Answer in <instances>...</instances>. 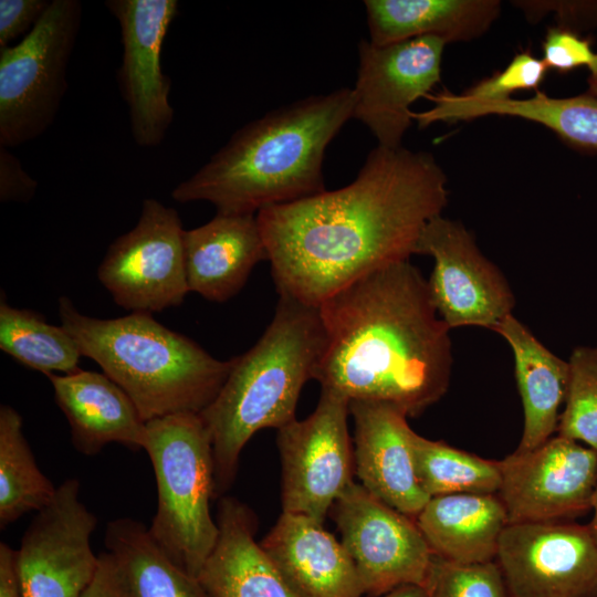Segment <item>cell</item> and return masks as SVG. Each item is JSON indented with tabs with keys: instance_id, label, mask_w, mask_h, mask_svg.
Masks as SVG:
<instances>
[{
	"instance_id": "1",
	"label": "cell",
	"mask_w": 597,
	"mask_h": 597,
	"mask_svg": "<svg viewBox=\"0 0 597 597\" xmlns=\"http://www.w3.org/2000/svg\"><path fill=\"white\" fill-rule=\"evenodd\" d=\"M447 202L432 155L377 146L349 185L260 210L279 295L318 306L358 277L409 260Z\"/></svg>"
},
{
	"instance_id": "2",
	"label": "cell",
	"mask_w": 597,
	"mask_h": 597,
	"mask_svg": "<svg viewBox=\"0 0 597 597\" xmlns=\"http://www.w3.org/2000/svg\"><path fill=\"white\" fill-rule=\"evenodd\" d=\"M325 345L313 379L352 400L415 417L448 390L450 327L409 260L367 273L320 305Z\"/></svg>"
},
{
	"instance_id": "3",
	"label": "cell",
	"mask_w": 597,
	"mask_h": 597,
	"mask_svg": "<svg viewBox=\"0 0 597 597\" xmlns=\"http://www.w3.org/2000/svg\"><path fill=\"white\" fill-rule=\"evenodd\" d=\"M353 107V90L343 87L269 112L237 130L171 197L209 201L221 213L256 214L321 193L326 147Z\"/></svg>"
},
{
	"instance_id": "4",
	"label": "cell",
	"mask_w": 597,
	"mask_h": 597,
	"mask_svg": "<svg viewBox=\"0 0 597 597\" xmlns=\"http://www.w3.org/2000/svg\"><path fill=\"white\" fill-rule=\"evenodd\" d=\"M324 345L320 306L280 294L263 335L232 358L223 386L200 412L212 442L214 495L232 483L239 455L256 431L295 420L301 390L313 379Z\"/></svg>"
},
{
	"instance_id": "5",
	"label": "cell",
	"mask_w": 597,
	"mask_h": 597,
	"mask_svg": "<svg viewBox=\"0 0 597 597\" xmlns=\"http://www.w3.org/2000/svg\"><path fill=\"white\" fill-rule=\"evenodd\" d=\"M61 325L82 356L96 362L134 401L144 421L180 412L200 413L217 397L232 359L212 357L150 313L100 320L59 298Z\"/></svg>"
},
{
	"instance_id": "6",
	"label": "cell",
	"mask_w": 597,
	"mask_h": 597,
	"mask_svg": "<svg viewBox=\"0 0 597 597\" xmlns=\"http://www.w3.org/2000/svg\"><path fill=\"white\" fill-rule=\"evenodd\" d=\"M158 504L148 527L161 549L197 578L219 535L210 513L214 460L210 433L200 416L174 413L146 422Z\"/></svg>"
},
{
	"instance_id": "7",
	"label": "cell",
	"mask_w": 597,
	"mask_h": 597,
	"mask_svg": "<svg viewBox=\"0 0 597 597\" xmlns=\"http://www.w3.org/2000/svg\"><path fill=\"white\" fill-rule=\"evenodd\" d=\"M81 18L80 1L52 0L21 41L0 49V146L32 140L53 123Z\"/></svg>"
},
{
	"instance_id": "8",
	"label": "cell",
	"mask_w": 597,
	"mask_h": 597,
	"mask_svg": "<svg viewBox=\"0 0 597 597\" xmlns=\"http://www.w3.org/2000/svg\"><path fill=\"white\" fill-rule=\"evenodd\" d=\"M349 399L322 388L315 410L277 430L283 512L324 523L353 482L354 451L348 434Z\"/></svg>"
},
{
	"instance_id": "9",
	"label": "cell",
	"mask_w": 597,
	"mask_h": 597,
	"mask_svg": "<svg viewBox=\"0 0 597 597\" xmlns=\"http://www.w3.org/2000/svg\"><path fill=\"white\" fill-rule=\"evenodd\" d=\"M184 232L176 210L145 199L137 224L118 237L97 275L115 303L142 313L180 305L189 291Z\"/></svg>"
},
{
	"instance_id": "10",
	"label": "cell",
	"mask_w": 597,
	"mask_h": 597,
	"mask_svg": "<svg viewBox=\"0 0 597 597\" xmlns=\"http://www.w3.org/2000/svg\"><path fill=\"white\" fill-rule=\"evenodd\" d=\"M333 511L365 595L376 597L405 585L426 587L434 555L412 517L354 481Z\"/></svg>"
},
{
	"instance_id": "11",
	"label": "cell",
	"mask_w": 597,
	"mask_h": 597,
	"mask_svg": "<svg viewBox=\"0 0 597 597\" xmlns=\"http://www.w3.org/2000/svg\"><path fill=\"white\" fill-rule=\"evenodd\" d=\"M96 516L80 500V482L67 479L35 516L15 549L21 597H83L100 564L91 547Z\"/></svg>"
},
{
	"instance_id": "12",
	"label": "cell",
	"mask_w": 597,
	"mask_h": 597,
	"mask_svg": "<svg viewBox=\"0 0 597 597\" xmlns=\"http://www.w3.org/2000/svg\"><path fill=\"white\" fill-rule=\"evenodd\" d=\"M444 46L430 35L388 45L360 40L352 118L368 127L377 146L401 147L412 121L410 105L441 80Z\"/></svg>"
},
{
	"instance_id": "13",
	"label": "cell",
	"mask_w": 597,
	"mask_h": 597,
	"mask_svg": "<svg viewBox=\"0 0 597 597\" xmlns=\"http://www.w3.org/2000/svg\"><path fill=\"white\" fill-rule=\"evenodd\" d=\"M498 492L509 524L565 521L587 513L597 484V451L562 436L499 461Z\"/></svg>"
},
{
	"instance_id": "14",
	"label": "cell",
	"mask_w": 597,
	"mask_h": 597,
	"mask_svg": "<svg viewBox=\"0 0 597 597\" xmlns=\"http://www.w3.org/2000/svg\"><path fill=\"white\" fill-rule=\"evenodd\" d=\"M417 254L433 258L428 280L439 316L450 327L493 329L515 305L505 276L486 259L464 226L441 214L422 230Z\"/></svg>"
},
{
	"instance_id": "15",
	"label": "cell",
	"mask_w": 597,
	"mask_h": 597,
	"mask_svg": "<svg viewBox=\"0 0 597 597\" xmlns=\"http://www.w3.org/2000/svg\"><path fill=\"white\" fill-rule=\"evenodd\" d=\"M496 563L510 597H597V543L588 525L507 524Z\"/></svg>"
},
{
	"instance_id": "16",
	"label": "cell",
	"mask_w": 597,
	"mask_h": 597,
	"mask_svg": "<svg viewBox=\"0 0 597 597\" xmlns=\"http://www.w3.org/2000/svg\"><path fill=\"white\" fill-rule=\"evenodd\" d=\"M121 27L123 60L118 87L129 114L135 143L156 147L174 121L170 80L163 72L161 48L178 14L176 0H109L105 2Z\"/></svg>"
},
{
	"instance_id": "17",
	"label": "cell",
	"mask_w": 597,
	"mask_h": 597,
	"mask_svg": "<svg viewBox=\"0 0 597 597\" xmlns=\"http://www.w3.org/2000/svg\"><path fill=\"white\" fill-rule=\"evenodd\" d=\"M355 426V471L373 495L410 516L429 498L419 485L413 461V430L400 408L378 401L352 400Z\"/></svg>"
},
{
	"instance_id": "18",
	"label": "cell",
	"mask_w": 597,
	"mask_h": 597,
	"mask_svg": "<svg viewBox=\"0 0 597 597\" xmlns=\"http://www.w3.org/2000/svg\"><path fill=\"white\" fill-rule=\"evenodd\" d=\"M296 597H363L355 564L323 523L282 512L260 542Z\"/></svg>"
},
{
	"instance_id": "19",
	"label": "cell",
	"mask_w": 597,
	"mask_h": 597,
	"mask_svg": "<svg viewBox=\"0 0 597 597\" xmlns=\"http://www.w3.org/2000/svg\"><path fill=\"white\" fill-rule=\"evenodd\" d=\"M187 283L190 292L226 302L245 284L268 250L254 213H221L184 232Z\"/></svg>"
},
{
	"instance_id": "20",
	"label": "cell",
	"mask_w": 597,
	"mask_h": 597,
	"mask_svg": "<svg viewBox=\"0 0 597 597\" xmlns=\"http://www.w3.org/2000/svg\"><path fill=\"white\" fill-rule=\"evenodd\" d=\"M46 377L78 452L93 455L112 442L132 450L144 449L146 421L130 397L107 375L78 369Z\"/></svg>"
},
{
	"instance_id": "21",
	"label": "cell",
	"mask_w": 597,
	"mask_h": 597,
	"mask_svg": "<svg viewBox=\"0 0 597 597\" xmlns=\"http://www.w3.org/2000/svg\"><path fill=\"white\" fill-rule=\"evenodd\" d=\"M217 524L218 540L197 576L205 597H296L255 542L248 506L223 498Z\"/></svg>"
},
{
	"instance_id": "22",
	"label": "cell",
	"mask_w": 597,
	"mask_h": 597,
	"mask_svg": "<svg viewBox=\"0 0 597 597\" xmlns=\"http://www.w3.org/2000/svg\"><path fill=\"white\" fill-rule=\"evenodd\" d=\"M415 522L433 555L472 565L496 558L509 519L498 493H460L430 498Z\"/></svg>"
},
{
	"instance_id": "23",
	"label": "cell",
	"mask_w": 597,
	"mask_h": 597,
	"mask_svg": "<svg viewBox=\"0 0 597 597\" xmlns=\"http://www.w3.org/2000/svg\"><path fill=\"white\" fill-rule=\"evenodd\" d=\"M369 42L388 45L419 36L446 44L483 35L501 12L498 0H366Z\"/></svg>"
},
{
	"instance_id": "24",
	"label": "cell",
	"mask_w": 597,
	"mask_h": 597,
	"mask_svg": "<svg viewBox=\"0 0 597 597\" xmlns=\"http://www.w3.org/2000/svg\"><path fill=\"white\" fill-rule=\"evenodd\" d=\"M494 331L510 345L524 408V429L515 451H530L552 437L558 427L559 407L565 401L569 364L546 348L513 315Z\"/></svg>"
},
{
	"instance_id": "25",
	"label": "cell",
	"mask_w": 597,
	"mask_h": 597,
	"mask_svg": "<svg viewBox=\"0 0 597 597\" xmlns=\"http://www.w3.org/2000/svg\"><path fill=\"white\" fill-rule=\"evenodd\" d=\"M489 115L514 116L535 122L576 149L597 151V97L588 92L555 98L536 91L534 96L526 100L511 97L489 103H470L454 93H448L440 103V116L448 123Z\"/></svg>"
},
{
	"instance_id": "26",
	"label": "cell",
	"mask_w": 597,
	"mask_h": 597,
	"mask_svg": "<svg viewBox=\"0 0 597 597\" xmlns=\"http://www.w3.org/2000/svg\"><path fill=\"white\" fill-rule=\"evenodd\" d=\"M105 546L130 597H205L197 578L175 564L139 521L108 522Z\"/></svg>"
},
{
	"instance_id": "27",
	"label": "cell",
	"mask_w": 597,
	"mask_h": 597,
	"mask_svg": "<svg viewBox=\"0 0 597 597\" xmlns=\"http://www.w3.org/2000/svg\"><path fill=\"white\" fill-rule=\"evenodd\" d=\"M56 489L38 468L23 433L22 418L8 405L0 407V527L44 509Z\"/></svg>"
},
{
	"instance_id": "28",
	"label": "cell",
	"mask_w": 597,
	"mask_h": 597,
	"mask_svg": "<svg viewBox=\"0 0 597 597\" xmlns=\"http://www.w3.org/2000/svg\"><path fill=\"white\" fill-rule=\"evenodd\" d=\"M0 348L22 365L54 374L77 371L82 356L76 342L61 325L48 323L41 314L10 306L1 297Z\"/></svg>"
},
{
	"instance_id": "29",
	"label": "cell",
	"mask_w": 597,
	"mask_h": 597,
	"mask_svg": "<svg viewBox=\"0 0 597 597\" xmlns=\"http://www.w3.org/2000/svg\"><path fill=\"white\" fill-rule=\"evenodd\" d=\"M412 452L419 485L429 499L460 493L496 494L500 490L499 461L485 460L416 432Z\"/></svg>"
},
{
	"instance_id": "30",
	"label": "cell",
	"mask_w": 597,
	"mask_h": 597,
	"mask_svg": "<svg viewBox=\"0 0 597 597\" xmlns=\"http://www.w3.org/2000/svg\"><path fill=\"white\" fill-rule=\"evenodd\" d=\"M568 364L569 381L558 436L583 441L597 451V346L576 347Z\"/></svg>"
},
{
	"instance_id": "31",
	"label": "cell",
	"mask_w": 597,
	"mask_h": 597,
	"mask_svg": "<svg viewBox=\"0 0 597 597\" xmlns=\"http://www.w3.org/2000/svg\"><path fill=\"white\" fill-rule=\"evenodd\" d=\"M428 597H510L496 562L461 565L433 556Z\"/></svg>"
},
{
	"instance_id": "32",
	"label": "cell",
	"mask_w": 597,
	"mask_h": 597,
	"mask_svg": "<svg viewBox=\"0 0 597 597\" xmlns=\"http://www.w3.org/2000/svg\"><path fill=\"white\" fill-rule=\"evenodd\" d=\"M547 70L544 62L530 50L522 51L513 56L503 71L457 95L470 103L503 101L520 90H537Z\"/></svg>"
},
{
	"instance_id": "33",
	"label": "cell",
	"mask_w": 597,
	"mask_h": 597,
	"mask_svg": "<svg viewBox=\"0 0 597 597\" xmlns=\"http://www.w3.org/2000/svg\"><path fill=\"white\" fill-rule=\"evenodd\" d=\"M542 51V61L548 70L567 73L586 66L590 74L597 72V52L593 51L590 40L573 29L561 25L549 28Z\"/></svg>"
},
{
	"instance_id": "34",
	"label": "cell",
	"mask_w": 597,
	"mask_h": 597,
	"mask_svg": "<svg viewBox=\"0 0 597 597\" xmlns=\"http://www.w3.org/2000/svg\"><path fill=\"white\" fill-rule=\"evenodd\" d=\"M51 1L0 0V49L27 35L42 18Z\"/></svg>"
},
{
	"instance_id": "35",
	"label": "cell",
	"mask_w": 597,
	"mask_h": 597,
	"mask_svg": "<svg viewBox=\"0 0 597 597\" xmlns=\"http://www.w3.org/2000/svg\"><path fill=\"white\" fill-rule=\"evenodd\" d=\"M38 182L6 147L0 146V199L1 201H28L35 192Z\"/></svg>"
},
{
	"instance_id": "36",
	"label": "cell",
	"mask_w": 597,
	"mask_h": 597,
	"mask_svg": "<svg viewBox=\"0 0 597 597\" xmlns=\"http://www.w3.org/2000/svg\"><path fill=\"white\" fill-rule=\"evenodd\" d=\"M83 597H130L113 555H100L97 572Z\"/></svg>"
},
{
	"instance_id": "37",
	"label": "cell",
	"mask_w": 597,
	"mask_h": 597,
	"mask_svg": "<svg viewBox=\"0 0 597 597\" xmlns=\"http://www.w3.org/2000/svg\"><path fill=\"white\" fill-rule=\"evenodd\" d=\"M0 597H21L15 573V549L0 544Z\"/></svg>"
},
{
	"instance_id": "38",
	"label": "cell",
	"mask_w": 597,
	"mask_h": 597,
	"mask_svg": "<svg viewBox=\"0 0 597 597\" xmlns=\"http://www.w3.org/2000/svg\"><path fill=\"white\" fill-rule=\"evenodd\" d=\"M376 597H428V593L422 586L405 585Z\"/></svg>"
},
{
	"instance_id": "39",
	"label": "cell",
	"mask_w": 597,
	"mask_h": 597,
	"mask_svg": "<svg viewBox=\"0 0 597 597\" xmlns=\"http://www.w3.org/2000/svg\"><path fill=\"white\" fill-rule=\"evenodd\" d=\"M591 509L594 511V516H593L590 523L588 524V527L590 530V533H591L594 540L597 543V484H596V489H595V492H594Z\"/></svg>"
},
{
	"instance_id": "40",
	"label": "cell",
	"mask_w": 597,
	"mask_h": 597,
	"mask_svg": "<svg viewBox=\"0 0 597 597\" xmlns=\"http://www.w3.org/2000/svg\"><path fill=\"white\" fill-rule=\"evenodd\" d=\"M594 24L597 25V7L595 11ZM588 93L597 97V72L588 77Z\"/></svg>"
}]
</instances>
